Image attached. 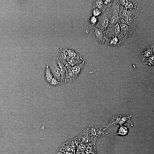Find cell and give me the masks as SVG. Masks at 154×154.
Masks as SVG:
<instances>
[{
    "mask_svg": "<svg viewBox=\"0 0 154 154\" xmlns=\"http://www.w3.org/2000/svg\"><path fill=\"white\" fill-rule=\"evenodd\" d=\"M62 82L56 78L53 77L49 84L54 87H57L61 84Z\"/></svg>",
    "mask_w": 154,
    "mask_h": 154,
    "instance_id": "12",
    "label": "cell"
},
{
    "mask_svg": "<svg viewBox=\"0 0 154 154\" xmlns=\"http://www.w3.org/2000/svg\"><path fill=\"white\" fill-rule=\"evenodd\" d=\"M98 17L92 15L89 19V23L93 25H95L98 21Z\"/></svg>",
    "mask_w": 154,
    "mask_h": 154,
    "instance_id": "15",
    "label": "cell"
},
{
    "mask_svg": "<svg viewBox=\"0 0 154 154\" xmlns=\"http://www.w3.org/2000/svg\"><path fill=\"white\" fill-rule=\"evenodd\" d=\"M89 25L91 34L94 38L101 44L105 45L107 40L105 31L89 23Z\"/></svg>",
    "mask_w": 154,
    "mask_h": 154,
    "instance_id": "2",
    "label": "cell"
},
{
    "mask_svg": "<svg viewBox=\"0 0 154 154\" xmlns=\"http://www.w3.org/2000/svg\"><path fill=\"white\" fill-rule=\"evenodd\" d=\"M124 40L120 37L113 36L107 39L105 45H110L114 48H116L121 46Z\"/></svg>",
    "mask_w": 154,
    "mask_h": 154,
    "instance_id": "8",
    "label": "cell"
},
{
    "mask_svg": "<svg viewBox=\"0 0 154 154\" xmlns=\"http://www.w3.org/2000/svg\"><path fill=\"white\" fill-rule=\"evenodd\" d=\"M119 22L125 23L134 29L137 24L138 16L125 17L121 15V19Z\"/></svg>",
    "mask_w": 154,
    "mask_h": 154,
    "instance_id": "6",
    "label": "cell"
},
{
    "mask_svg": "<svg viewBox=\"0 0 154 154\" xmlns=\"http://www.w3.org/2000/svg\"><path fill=\"white\" fill-rule=\"evenodd\" d=\"M118 7V5L117 6H116L114 8L112 9L109 18V25L107 28L112 27L119 22L121 19V13L120 11L119 10Z\"/></svg>",
    "mask_w": 154,
    "mask_h": 154,
    "instance_id": "3",
    "label": "cell"
},
{
    "mask_svg": "<svg viewBox=\"0 0 154 154\" xmlns=\"http://www.w3.org/2000/svg\"><path fill=\"white\" fill-rule=\"evenodd\" d=\"M117 3L125 7L126 9L135 8L138 9L135 1L132 0H117Z\"/></svg>",
    "mask_w": 154,
    "mask_h": 154,
    "instance_id": "9",
    "label": "cell"
},
{
    "mask_svg": "<svg viewBox=\"0 0 154 154\" xmlns=\"http://www.w3.org/2000/svg\"><path fill=\"white\" fill-rule=\"evenodd\" d=\"M120 29V36L123 40L130 37L132 34L133 29L128 25L119 22Z\"/></svg>",
    "mask_w": 154,
    "mask_h": 154,
    "instance_id": "5",
    "label": "cell"
},
{
    "mask_svg": "<svg viewBox=\"0 0 154 154\" xmlns=\"http://www.w3.org/2000/svg\"><path fill=\"white\" fill-rule=\"evenodd\" d=\"M44 75L45 80L49 84L54 77L48 65L46 67Z\"/></svg>",
    "mask_w": 154,
    "mask_h": 154,
    "instance_id": "10",
    "label": "cell"
},
{
    "mask_svg": "<svg viewBox=\"0 0 154 154\" xmlns=\"http://www.w3.org/2000/svg\"><path fill=\"white\" fill-rule=\"evenodd\" d=\"M110 5L107 6L105 5L103 0H95L93 1V3L92 9L97 8L101 9L103 11Z\"/></svg>",
    "mask_w": 154,
    "mask_h": 154,
    "instance_id": "11",
    "label": "cell"
},
{
    "mask_svg": "<svg viewBox=\"0 0 154 154\" xmlns=\"http://www.w3.org/2000/svg\"><path fill=\"white\" fill-rule=\"evenodd\" d=\"M54 77L61 81L62 83L63 79V71L54 61H52L48 66Z\"/></svg>",
    "mask_w": 154,
    "mask_h": 154,
    "instance_id": "4",
    "label": "cell"
},
{
    "mask_svg": "<svg viewBox=\"0 0 154 154\" xmlns=\"http://www.w3.org/2000/svg\"><path fill=\"white\" fill-rule=\"evenodd\" d=\"M110 6L102 11L101 14L98 17V22L94 25L105 31L108 25L109 18L111 15V13H110L109 11Z\"/></svg>",
    "mask_w": 154,
    "mask_h": 154,
    "instance_id": "1",
    "label": "cell"
},
{
    "mask_svg": "<svg viewBox=\"0 0 154 154\" xmlns=\"http://www.w3.org/2000/svg\"><path fill=\"white\" fill-rule=\"evenodd\" d=\"M154 44H152L143 49L140 55V60L143 63L150 57L154 55Z\"/></svg>",
    "mask_w": 154,
    "mask_h": 154,
    "instance_id": "7",
    "label": "cell"
},
{
    "mask_svg": "<svg viewBox=\"0 0 154 154\" xmlns=\"http://www.w3.org/2000/svg\"><path fill=\"white\" fill-rule=\"evenodd\" d=\"M102 11L97 8L92 9V16L98 17L102 14Z\"/></svg>",
    "mask_w": 154,
    "mask_h": 154,
    "instance_id": "13",
    "label": "cell"
},
{
    "mask_svg": "<svg viewBox=\"0 0 154 154\" xmlns=\"http://www.w3.org/2000/svg\"><path fill=\"white\" fill-rule=\"evenodd\" d=\"M122 127H121L118 131V134L121 135L126 134L127 132V128Z\"/></svg>",
    "mask_w": 154,
    "mask_h": 154,
    "instance_id": "16",
    "label": "cell"
},
{
    "mask_svg": "<svg viewBox=\"0 0 154 154\" xmlns=\"http://www.w3.org/2000/svg\"><path fill=\"white\" fill-rule=\"evenodd\" d=\"M154 56L153 55L149 57L143 64L151 66L154 65Z\"/></svg>",
    "mask_w": 154,
    "mask_h": 154,
    "instance_id": "14",
    "label": "cell"
}]
</instances>
